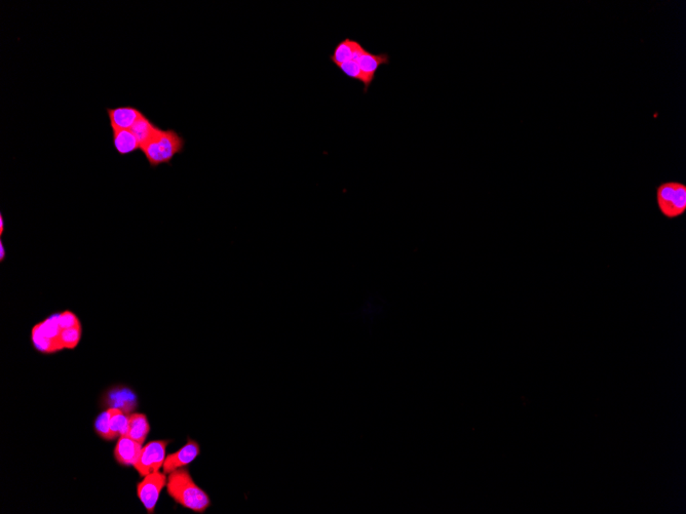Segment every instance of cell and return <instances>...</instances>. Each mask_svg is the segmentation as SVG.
<instances>
[{"mask_svg": "<svg viewBox=\"0 0 686 514\" xmlns=\"http://www.w3.org/2000/svg\"><path fill=\"white\" fill-rule=\"evenodd\" d=\"M200 453L201 447L199 443L195 440H189L179 451L167 456L162 466V471L169 474L175 470L186 467L199 457Z\"/></svg>", "mask_w": 686, "mask_h": 514, "instance_id": "cell-6", "label": "cell"}, {"mask_svg": "<svg viewBox=\"0 0 686 514\" xmlns=\"http://www.w3.org/2000/svg\"><path fill=\"white\" fill-rule=\"evenodd\" d=\"M365 51L366 49L358 41L345 38L337 43L332 55L330 56V60L336 67H339L345 62L358 59Z\"/></svg>", "mask_w": 686, "mask_h": 514, "instance_id": "cell-10", "label": "cell"}, {"mask_svg": "<svg viewBox=\"0 0 686 514\" xmlns=\"http://www.w3.org/2000/svg\"><path fill=\"white\" fill-rule=\"evenodd\" d=\"M167 490L175 502L193 513H204L211 506L210 497L185 467L169 473Z\"/></svg>", "mask_w": 686, "mask_h": 514, "instance_id": "cell-1", "label": "cell"}, {"mask_svg": "<svg viewBox=\"0 0 686 514\" xmlns=\"http://www.w3.org/2000/svg\"><path fill=\"white\" fill-rule=\"evenodd\" d=\"M339 70L344 75L348 77V78L354 79V80L358 81V82L363 83L364 85V76H363L362 71H361L360 66H358V61L356 59L350 60V61L345 62V63L341 64L339 66Z\"/></svg>", "mask_w": 686, "mask_h": 514, "instance_id": "cell-18", "label": "cell"}, {"mask_svg": "<svg viewBox=\"0 0 686 514\" xmlns=\"http://www.w3.org/2000/svg\"><path fill=\"white\" fill-rule=\"evenodd\" d=\"M31 341H32L34 348L43 355H53V353L63 350V347L59 343L43 336L33 328L31 331Z\"/></svg>", "mask_w": 686, "mask_h": 514, "instance_id": "cell-15", "label": "cell"}, {"mask_svg": "<svg viewBox=\"0 0 686 514\" xmlns=\"http://www.w3.org/2000/svg\"><path fill=\"white\" fill-rule=\"evenodd\" d=\"M114 148L120 155L126 156L141 149L139 140L132 130L111 128Z\"/></svg>", "mask_w": 686, "mask_h": 514, "instance_id": "cell-11", "label": "cell"}, {"mask_svg": "<svg viewBox=\"0 0 686 514\" xmlns=\"http://www.w3.org/2000/svg\"><path fill=\"white\" fill-rule=\"evenodd\" d=\"M656 203L667 219H676L686 212V185L680 182L662 183L656 188Z\"/></svg>", "mask_w": 686, "mask_h": 514, "instance_id": "cell-3", "label": "cell"}, {"mask_svg": "<svg viewBox=\"0 0 686 514\" xmlns=\"http://www.w3.org/2000/svg\"><path fill=\"white\" fill-rule=\"evenodd\" d=\"M106 112L111 128H118V130H131L145 115L135 106L107 108Z\"/></svg>", "mask_w": 686, "mask_h": 514, "instance_id": "cell-8", "label": "cell"}, {"mask_svg": "<svg viewBox=\"0 0 686 514\" xmlns=\"http://www.w3.org/2000/svg\"><path fill=\"white\" fill-rule=\"evenodd\" d=\"M58 322H59L60 328L62 330H65V328H73V326H78L81 324V320L77 317L76 314L73 313L71 311H64L61 313H58Z\"/></svg>", "mask_w": 686, "mask_h": 514, "instance_id": "cell-19", "label": "cell"}, {"mask_svg": "<svg viewBox=\"0 0 686 514\" xmlns=\"http://www.w3.org/2000/svg\"><path fill=\"white\" fill-rule=\"evenodd\" d=\"M150 432L149 422L144 414L133 413L129 417L125 436L143 445Z\"/></svg>", "mask_w": 686, "mask_h": 514, "instance_id": "cell-12", "label": "cell"}, {"mask_svg": "<svg viewBox=\"0 0 686 514\" xmlns=\"http://www.w3.org/2000/svg\"><path fill=\"white\" fill-rule=\"evenodd\" d=\"M131 130L136 135L142 148L160 132V128L152 120H150L147 116L144 115Z\"/></svg>", "mask_w": 686, "mask_h": 514, "instance_id": "cell-13", "label": "cell"}, {"mask_svg": "<svg viewBox=\"0 0 686 514\" xmlns=\"http://www.w3.org/2000/svg\"><path fill=\"white\" fill-rule=\"evenodd\" d=\"M185 139L173 128L162 130L142 146V153L147 159L150 168H156L162 164H172L175 156L183 153Z\"/></svg>", "mask_w": 686, "mask_h": 514, "instance_id": "cell-2", "label": "cell"}, {"mask_svg": "<svg viewBox=\"0 0 686 514\" xmlns=\"http://www.w3.org/2000/svg\"><path fill=\"white\" fill-rule=\"evenodd\" d=\"M170 440H152L142 447L134 467L141 476L160 471L166 460V449Z\"/></svg>", "mask_w": 686, "mask_h": 514, "instance_id": "cell-4", "label": "cell"}, {"mask_svg": "<svg viewBox=\"0 0 686 514\" xmlns=\"http://www.w3.org/2000/svg\"><path fill=\"white\" fill-rule=\"evenodd\" d=\"M3 231H4L3 216H2V214H0V235L3 234Z\"/></svg>", "mask_w": 686, "mask_h": 514, "instance_id": "cell-21", "label": "cell"}, {"mask_svg": "<svg viewBox=\"0 0 686 514\" xmlns=\"http://www.w3.org/2000/svg\"><path fill=\"white\" fill-rule=\"evenodd\" d=\"M166 473L164 472H152L144 476L143 480L137 484L138 498L143 504L148 513L156 511V504L162 489L167 486Z\"/></svg>", "mask_w": 686, "mask_h": 514, "instance_id": "cell-5", "label": "cell"}, {"mask_svg": "<svg viewBox=\"0 0 686 514\" xmlns=\"http://www.w3.org/2000/svg\"><path fill=\"white\" fill-rule=\"evenodd\" d=\"M143 445L128 436H120L114 449V459L122 466H134Z\"/></svg>", "mask_w": 686, "mask_h": 514, "instance_id": "cell-9", "label": "cell"}, {"mask_svg": "<svg viewBox=\"0 0 686 514\" xmlns=\"http://www.w3.org/2000/svg\"><path fill=\"white\" fill-rule=\"evenodd\" d=\"M81 336H83V328L81 324H78L73 328L62 330L60 334V342L64 349H75L81 342Z\"/></svg>", "mask_w": 686, "mask_h": 514, "instance_id": "cell-16", "label": "cell"}, {"mask_svg": "<svg viewBox=\"0 0 686 514\" xmlns=\"http://www.w3.org/2000/svg\"><path fill=\"white\" fill-rule=\"evenodd\" d=\"M95 432L104 440H116L110 428L109 411L102 412L95 421Z\"/></svg>", "mask_w": 686, "mask_h": 514, "instance_id": "cell-17", "label": "cell"}, {"mask_svg": "<svg viewBox=\"0 0 686 514\" xmlns=\"http://www.w3.org/2000/svg\"><path fill=\"white\" fill-rule=\"evenodd\" d=\"M356 61L364 76V93H367L372 85L379 68L383 65H389V56L387 53L373 54L366 49Z\"/></svg>", "mask_w": 686, "mask_h": 514, "instance_id": "cell-7", "label": "cell"}, {"mask_svg": "<svg viewBox=\"0 0 686 514\" xmlns=\"http://www.w3.org/2000/svg\"><path fill=\"white\" fill-rule=\"evenodd\" d=\"M4 258H6V249H4L3 243L1 241H0V262H3Z\"/></svg>", "mask_w": 686, "mask_h": 514, "instance_id": "cell-20", "label": "cell"}, {"mask_svg": "<svg viewBox=\"0 0 686 514\" xmlns=\"http://www.w3.org/2000/svg\"><path fill=\"white\" fill-rule=\"evenodd\" d=\"M108 411H109L110 428H111L112 434L116 440L126 434L129 417H130L131 414L118 409V407H109Z\"/></svg>", "mask_w": 686, "mask_h": 514, "instance_id": "cell-14", "label": "cell"}]
</instances>
